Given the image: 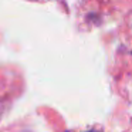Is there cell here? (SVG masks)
Segmentation results:
<instances>
[{"instance_id": "1", "label": "cell", "mask_w": 132, "mask_h": 132, "mask_svg": "<svg viewBox=\"0 0 132 132\" xmlns=\"http://www.w3.org/2000/svg\"><path fill=\"white\" fill-rule=\"evenodd\" d=\"M88 132H95V131H88Z\"/></svg>"}]
</instances>
